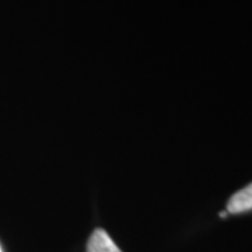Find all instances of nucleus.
I'll list each match as a JSON object with an SVG mask.
<instances>
[{
  "label": "nucleus",
  "mask_w": 252,
  "mask_h": 252,
  "mask_svg": "<svg viewBox=\"0 0 252 252\" xmlns=\"http://www.w3.org/2000/svg\"><path fill=\"white\" fill-rule=\"evenodd\" d=\"M86 252H122L109 234L102 230L97 228L91 233L89 243H87V251Z\"/></svg>",
  "instance_id": "nucleus-1"
},
{
  "label": "nucleus",
  "mask_w": 252,
  "mask_h": 252,
  "mask_svg": "<svg viewBox=\"0 0 252 252\" xmlns=\"http://www.w3.org/2000/svg\"><path fill=\"white\" fill-rule=\"evenodd\" d=\"M248 210H252V182L235 192L227 205V213H244Z\"/></svg>",
  "instance_id": "nucleus-2"
},
{
  "label": "nucleus",
  "mask_w": 252,
  "mask_h": 252,
  "mask_svg": "<svg viewBox=\"0 0 252 252\" xmlns=\"http://www.w3.org/2000/svg\"><path fill=\"white\" fill-rule=\"evenodd\" d=\"M0 252H3V248H1V245H0Z\"/></svg>",
  "instance_id": "nucleus-3"
}]
</instances>
